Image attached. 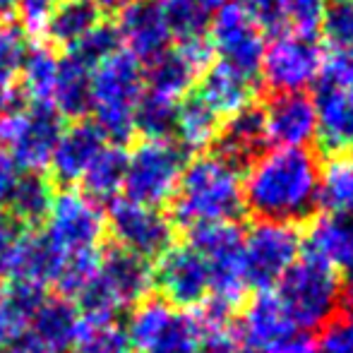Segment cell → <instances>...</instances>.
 Segmentation results:
<instances>
[{
    "instance_id": "cell-12",
    "label": "cell",
    "mask_w": 353,
    "mask_h": 353,
    "mask_svg": "<svg viewBox=\"0 0 353 353\" xmlns=\"http://www.w3.org/2000/svg\"><path fill=\"white\" fill-rule=\"evenodd\" d=\"M106 231H111L113 241L123 250H130L144 257H161L173 245L176 226L171 216L157 207L137 205L125 197H118L108 205Z\"/></svg>"
},
{
    "instance_id": "cell-34",
    "label": "cell",
    "mask_w": 353,
    "mask_h": 353,
    "mask_svg": "<svg viewBox=\"0 0 353 353\" xmlns=\"http://www.w3.org/2000/svg\"><path fill=\"white\" fill-rule=\"evenodd\" d=\"M207 339V332L202 330L195 312L176 310L161 334L152 341L142 353H200Z\"/></svg>"
},
{
    "instance_id": "cell-54",
    "label": "cell",
    "mask_w": 353,
    "mask_h": 353,
    "mask_svg": "<svg viewBox=\"0 0 353 353\" xmlns=\"http://www.w3.org/2000/svg\"><path fill=\"white\" fill-rule=\"evenodd\" d=\"M17 5V0H0V12H5V10L14 8Z\"/></svg>"
},
{
    "instance_id": "cell-33",
    "label": "cell",
    "mask_w": 353,
    "mask_h": 353,
    "mask_svg": "<svg viewBox=\"0 0 353 353\" xmlns=\"http://www.w3.org/2000/svg\"><path fill=\"white\" fill-rule=\"evenodd\" d=\"M317 207L325 214H349L353 210V157L334 154L325 168H320Z\"/></svg>"
},
{
    "instance_id": "cell-45",
    "label": "cell",
    "mask_w": 353,
    "mask_h": 353,
    "mask_svg": "<svg viewBox=\"0 0 353 353\" xmlns=\"http://www.w3.org/2000/svg\"><path fill=\"white\" fill-rule=\"evenodd\" d=\"M61 0H17V17L22 32H41L43 22Z\"/></svg>"
},
{
    "instance_id": "cell-11",
    "label": "cell",
    "mask_w": 353,
    "mask_h": 353,
    "mask_svg": "<svg viewBox=\"0 0 353 353\" xmlns=\"http://www.w3.org/2000/svg\"><path fill=\"white\" fill-rule=\"evenodd\" d=\"M210 41L223 63L252 79L260 77L267 48L265 32L257 27L243 0H231L212 14Z\"/></svg>"
},
{
    "instance_id": "cell-31",
    "label": "cell",
    "mask_w": 353,
    "mask_h": 353,
    "mask_svg": "<svg viewBox=\"0 0 353 353\" xmlns=\"http://www.w3.org/2000/svg\"><path fill=\"white\" fill-rule=\"evenodd\" d=\"M58 61L61 58L56 56V48H51L48 43L27 46L17 77L24 99H29V103H51L58 77Z\"/></svg>"
},
{
    "instance_id": "cell-27",
    "label": "cell",
    "mask_w": 353,
    "mask_h": 353,
    "mask_svg": "<svg viewBox=\"0 0 353 353\" xmlns=\"http://www.w3.org/2000/svg\"><path fill=\"white\" fill-rule=\"evenodd\" d=\"M125 168H128V149L116 147V144H106L101 152L97 154L84 176L79 178L82 185V195L89 197L92 202L101 205H111L118 200V192L123 190L125 183Z\"/></svg>"
},
{
    "instance_id": "cell-37",
    "label": "cell",
    "mask_w": 353,
    "mask_h": 353,
    "mask_svg": "<svg viewBox=\"0 0 353 353\" xmlns=\"http://www.w3.org/2000/svg\"><path fill=\"white\" fill-rule=\"evenodd\" d=\"M116 51H121V41H118V32L111 22H99L89 34H84L74 46L65 51V56H70L72 61H77L79 65H84L87 70H94L97 65H101L106 58H111Z\"/></svg>"
},
{
    "instance_id": "cell-49",
    "label": "cell",
    "mask_w": 353,
    "mask_h": 353,
    "mask_svg": "<svg viewBox=\"0 0 353 353\" xmlns=\"http://www.w3.org/2000/svg\"><path fill=\"white\" fill-rule=\"evenodd\" d=\"M17 108H22V99L12 89V84H0V132H3L5 123L10 121Z\"/></svg>"
},
{
    "instance_id": "cell-2",
    "label": "cell",
    "mask_w": 353,
    "mask_h": 353,
    "mask_svg": "<svg viewBox=\"0 0 353 353\" xmlns=\"http://www.w3.org/2000/svg\"><path fill=\"white\" fill-rule=\"evenodd\" d=\"M243 212V178L236 168L214 154H200L188 161L171 200L173 226L178 223L183 228H195L236 221Z\"/></svg>"
},
{
    "instance_id": "cell-24",
    "label": "cell",
    "mask_w": 353,
    "mask_h": 353,
    "mask_svg": "<svg viewBox=\"0 0 353 353\" xmlns=\"http://www.w3.org/2000/svg\"><path fill=\"white\" fill-rule=\"evenodd\" d=\"M46 298V291L32 283L10 281L0 286V349L10 351L24 339L34 312Z\"/></svg>"
},
{
    "instance_id": "cell-25",
    "label": "cell",
    "mask_w": 353,
    "mask_h": 353,
    "mask_svg": "<svg viewBox=\"0 0 353 353\" xmlns=\"http://www.w3.org/2000/svg\"><path fill=\"white\" fill-rule=\"evenodd\" d=\"M144 72V89L154 94H161L173 101H181L188 94H192V87L200 82L202 74L185 61L176 46H168L152 61L142 65Z\"/></svg>"
},
{
    "instance_id": "cell-18",
    "label": "cell",
    "mask_w": 353,
    "mask_h": 353,
    "mask_svg": "<svg viewBox=\"0 0 353 353\" xmlns=\"http://www.w3.org/2000/svg\"><path fill=\"white\" fill-rule=\"evenodd\" d=\"M77 325L79 312L72 301L63 296L43 298L17 346H24L29 353H68L72 351Z\"/></svg>"
},
{
    "instance_id": "cell-22",
    "label": "cell",
    "mask_w": 353,
    "mask_h": 353,
    "mask_svg": "<svg viewBox=\"0 0 353 353\" xmlns=\"http://www.w3.org/2000/svg\"><path fill=\"white\" fill-rule=\"evenodd\" d=\"M195 94L219 118H228L236 111H241L243 106L252 103L257 94V79L248 77L228 63L219 61L200 77Z\"/></svg>"
},
{
    "instance_id": "cell-36",
    "label": "cell",
    "mask_w": 353,
    "mask_h": 353,
    "mask_svg": "<svg viewBox=\"0 0 353 353\" xmlns=\"http://www.w3.org/2000/svg\"><path fill=\"white\" fill-rule=\"evenodd\" d=\"M128 334L116 320L79 317L72 341L74 353H128Z\"/></svg>"
},
{
    "instance_id": "cell-19",
    "label": "cell",
    "mask_w": 353,
    "mask_h": 353,
    "mask_svg": "<svg viewBox=\"0 0 353 353\" xmlns=\"http://www.w3.org/2000/svg\"><path fill=\"white\" fill-rule=\"evenodd\" d=\"M99 276L116 296L118 305L130 307L147 301L154 288V267L149 260L113 245L99 257Z\"/></svg>"
},
{
    "instance_id": "cell-32",
    "label": "cell",
    "mask_w": 353,
    "mask_h": 353,
    "mask_svg": "<svg viewBox=\"0 0 353 353\" xmlns=\"http://www.w3.org/2000/svg\"><path fill=\"white\" fill-rule=\"evenodd\" d=\"M305 245L310 255L325 260L327 265L344 267L353 257V238L344 214H322L312 219Z\"/></svg>"
},
{
    "instance_id": "cell-55",
    "label": "cell",
    "mask_w": 353,
    "mask_h": 353,
    "mask_svg": "<svg viewBox=\"0 0 353 353\" xmlns=\"http://www.w3.org/2000/svg\"><path fill=\"white\" fill-rule=\"evenodd\" d=\"M346 216V223H349V231H351V238H353V210L349 214H344Z\"/></svg>"
},
{
    "instance_id": "cell-30",
    "label": "cell",
    "mask_w": 353,
    "mask_h": 353,
    "mask_svg": "<svg viewBox=\"0 0 353 353\" xmlns=\"http://www.w3.org/2000/svg\"><path fill=\"white\" fill-rule=\"evenodd\" d=\"M51 103L63 118L84 121L92 106V70L63 53L58 61V77Z\"/></svg>"
},
{
    "instance_id": "cell-7",
    "label": "cell",
    "mask_w": 353,
    "mask_h": 353,
    "mask_svg": "<svg viewBox=\"0 0 353 353\" xmlns=\"http://www.w3.org/2000/svg\"><path fill=\"white\" fill-rule=\"evenodd\" d=\"M303 238L291 223L257 221L243 233V274L245 286L270 291L301 257Z\"/></svg>"
},
{
    "instance_id": "cell-14",
    "label": "cell",
    "mask_w": 353,
    "mask_h": 353,
    "mask_svg": "<svg viewBox=\"0 0 353 353\" xmlns=\"http://www.w3.org/2000/svg\"><path fill=\"white\" fill-rule=\"evenodd\" d=\"M154 286L168 305L195 307L210 298V274L202 257L190 245H171L157 262Z\"/></svg>"
},
{
    "instance_id": "cell-10",
    "label": "cell",
    "mask_w": 353,
    "mask_h": 353,
    "mask_svg": "<svg viewBox=\"0 0 353 353\" xmlns=\"http://www.w3.org/2000/svg\"><path fill=\"white\" fill-rule=\"evenodd\" d=\"M63 130L65 118L53 108V103H27L10 116L0 140L8 144V154L19 171L43 173Z\"/></svg>"
},
{
    "instance_id": "cell-17",
    "label": "cell",
    "mask_w": 353,
    "mask_h": 353,
    "mask_svg": "<svg viewBox=\"0 0 353 353\" xmlns=\"http://www.w3.org/2000/svg\"><path fill=\"white\" fill-rule=\"evenodd\" d=\"M262 111L267 142L276 147H307V142L315 137V103L307 92L272 94Z\"/></svg>"
},
{
    "instance_id": "cell-41",
    "label": "cell",
    "mask_w": 353,
    "mask_h": 353,
    "mask_svg": "<svg viewBox=\"0 0 353 353\" xmlns=\"http://www.w3.org/2000/svg\"><path fill=\"white\" fill-rule=\"evenodd\" d=\"M320 32L336 48H353V0H327Z\"/></svg>"
},
{
    "instance_id": "cell-50",
    "label": "cell",
    "mask_w": 353,
    "mask_h": 353,
    "mask_svg": "<svg viewBox=\"0 0 353 353\" xmlns=\"http://www.w3.org/2000/svg\"><path fill=\"white\" fill-rule=\"evenodd\" d=\"M17 238V228H14V221L10 219V214L0 207V265H3L5 255H8L10 245Z\"/></svg>"
},
{
    "instance_id": "cell-1",
    "label": "cell",
    "mask_w": 353,
    "mask_h": 353,
    "mask_svg": "<svg viewBox=\"0 0 353 353\" xmlns=\"http://www.w3.org/2000/svg\"><path fill=\"white\" fill-rule=\"evenodd\" d=\"M320 159L307 147H276L265 152L243 181V202L257 221L298 223L317 212Z\"/></svg>"
},
{
    "instance_id": "cell-40",
    "label": "cell",
    "mask_w": 353,
    "mask_h": 353,
    "mask_svg": "<svg viewBox=\"0 0 353 353\" xmlns=\"http://www.w3.org/2000/svg\"><path fill=\"white\" fill-rule=\"evenodd\" d=\"M327 0H283V24L286 32L298 37L317 39L322 27V14H325Z\"/></svg>"
},
{
    "instance_id": "cell-4",
    "label": "cell",
    "mask_w": 353,
    "mask_h": 353,
    "mask_svg": "<svg viewBox=\"0 0 353 353\" xmlns=\"http://www.w3.org/2000/svg\"><path fill=\"white\" fill-rule=\"evenodd\" d=\"M344 296L346 291L336 267L327 265L310 252L293 262V267L279 281L276 293L293 325L307 334L325 332L339 320Z\"/></svg>"
},
{
    "instance_id": "cell-46",
    "label": "cell",
    "mask_w": 353,
    "mask_h": 353,
    "mask_svg": "<svg viewBox=\"0 0 353 353\" xmlns=\"http://www.w3.org/2000/svg\"><path fill=\"white\" fill-rule=\"evenodd\" d=\"M312 353H353V334L346 325L334 322L322 332L320 341L315 344Z\"/></svg>"
},
{
    "instance_id": "cell-15",
    "label": "cell",
    "mask_w": 353,
    "mask_h": 353,
    "mask_svg": "<svg viewBox=\"0 0 353 353\" xmlns=\"http://www.w3.org/2000/svg\"><path fill=\"white\" fill-rule=\"evenodd\" d=\"M267 144L270 142H267L265 111L252 101L221 123L216 140L212 144V154L243 173L265 154Z\"/></svg>"
},
{
    "instance_id": "cell-35",
    "label": "cell",
    "mask_w": 353,
    "mask_h": 353,
    "mask_svg": "<svg viewBox=\"0 0 353 353\" xmlns=\"http://www.w3.org/2000/svg\"><path fill=\"white\" fill-rule=\"evenodd\" d=\"M178 101L144 89L135 108V135L144 140H173Z\"/></svg>"
},
{
    "instance_id": "cell-5",
    "label": "cell",
    "mask_w": 353,
    "mask_h": 353,
    "mask_svg": "<svg viewBox=\"0 0 353 353\" xmlns=\"http://www.w3.org/2000/svg\"><path fill=\"white\" fill-rule=\"evenodd\" d=\"M188 166V152L176 140H142L128 152L125 200L161 210L173 200Z\"/></svg>"
},
{
    "instance_id": "cell-13",
    "label": "cell",
    "mask_w": 353,
    "mask_h": 353,
    "mask_svg": "<svg viewBox=\"0 0 353 353\" xmlns=\"http://www.w3.org/2000/svg\"><path fill=\"white\" fill-rule=\"evenodd\" d=\"M320 68V41L286 32L272 39V43L265 48L260 72L272 94H291L305 92L310 84H315Z\"/></svg>"
},
{
    "instance_id": "cell-53",
    "label": "cell",
    "mask_w": 353,
    "mask_h": 353,
    "mask_svg": "<svg viewBox=\"0 0 353 353\" xmlns=\"http://www.w3.org/2000/svg\"><path fill=\"white\" fill-rule=\"evenodd\" d=\"M200 8H205L207 12H216L219 8H223V5H228L231 0H195Z\"/></svg>"
},
{
    "instance_id": "cell-47",
    "label": "cell",
    "mask_w": 353,
    "mask_h": 353,
    "mask_svg": "<svg viewBox=\"0 0 353 353\" xmlns=\"http://www.w3.org/2000/svg\"><path fill=\"white\" fill-rule=\"evenodd\" d=\"M19 166L12 161V157L8 154V149L0 147V207L8 202L10 192H12L14 183H17L19 178Z\"/></svg>"
},
{
    "instance_id": "cell-57",
    "label": "cell",
    "mask_w": 353,
    "mask_h": 353,
    "mask_svg": "<svg viewBox=\"0 0 353 353\" xmlns=\"http://www.w3.org/2000/svg\"><path fill=\"white\" fill-rule=\"evenodd\" d=\"M351 330V334H353V305H351V320H349V325H346Z\"/></svg>"
},
{
    "instance_id": "cell-44",
    "label": "cell",
    "mask_w": 353,
    "mask_h": 353,
    "mask_svg": "<svg viewBox=\"0 0 353 353\" xmlns=\"http://www.w3.org/2000/svg\"><path fill=\"white\" fill-rule=\"evenodd\" d=\"M248 10H250L252 19L262 32H270L274 37L286 34V24H283V0H243Z\"/></svg>"
},
{
    "instance_id": "cell-8",
    "label": "cell",
    "mask_w": 353,
    "mask_h": 353,
    "mask_svg": "<svg viewBox=\"0 0 353 353\" xmlns=\"http://www.w3.org/2000/svg\"><path fill=\"white\" fill-rule=\"evenodd\" d=\"M106 236V214L79 190H63L43 219V238L61 257L97 252Z\"/></svg>"
},
{
    "instance_id": "cell-28",
    "label": "cell",
    "mask_w": 353,
    "mask_h": 353,
    "mask_svg": "<svg viewBox=\"0 0 353 353\" xmlns=\"http://www.w3.org/2000/svg\"><path fill=\"white\" fill-rule=\"evenodd\" d=\"M219 128H221V118L195 92L178 101L173 140L181 144L185 152L210 149L219 135Z\"/></svg>"
},
{
    "instance_id": "cell-20",
    "label": "cell",
    "mask_w": 353,
    "mask_h": 353,
    "mask_svg": "<svg viewBox=\"0 0 353 353\" xmlns=\"http://www.w3.org/2000/svg\"><path fill=\"white\" fill-rule=\"evenodd\" d=\"M106 144L108 142L103 140V135L92 121H74L72 125H65L48 161L51 178L65 188L79 183L89 163Z\"/></svg>"
},
{
    "instance_id": "cell-9",
    "label": "cell",
    "mask_w": 353,
    "mask_h": 353,
    "mask_svg": "<svg viewBox=\"0 0 353 353\" xmlns=\"http://www.w3.org/2000/svg\"><path fill=\"white\" fill-rule=\"evenodd\" d=\"M241 349L252 353H312L315 341L298 330L276 293L260 291L245 305L236 334Z\"/></svg>"
},
{
    "instance_id": "cell-38",
    "label": "cell",
    "mask_w": 353,
    "mask_h": 353,
    "mask_svg": "<svg viewBox=\"0 0 353 353\" xmlns=\"http://www.w3.org/2000/svg\"><path fill=\"white\" fill-rule=\"evenodd\" d=\"M163 10V17L171 29V37L183 39L205 37L212 22V12L195 3V0H159Z\"/></svg>"
},
{
    "instance_id": "cell-43",
    "label": "cell",
    "mask_w": 353,
    "mask_h": 353,
    "mask_svg": "<svg viewBox=\"0 0 353 353\" xmlns=\"http://www.w3.org/2000/svg\"><path fill=\"white\" fill-rule=\"evenodd\" d=\"M317 84L353 97V48H336L334 53L322 58Z\"/></svg>"
},
{
    "instance_id": "cell-51",
    "label": "cell",
    "mask_w": 353,
    "mask_h": 353,
    "mask_svg": "<svg viewBox=\"0 0 353 353\" xmlns=\"http://www.w3.org/2000/svg\"><path fill=\"white\" fill-rule=\"evenodd\" d=\"M89 3H94V8L99 10V12H106V14H113V12H121V10H125L130 3H135V0H89Z\"/></svg>"
},
{
    "instance_id": "cell-23",
    "label": "cell",
    "mask_w": 353,
    "mask_h": 353,
    "mask_svg": "<svg viewBox=\"0 0 353 353\" xmlns=\"http://www.w3.org/2000/svg\"><path fill=\"white\" fill-rule=\"evenodd\" d=\"M315 103V137L327 154H346L353 149V97L317 84Z\"/></svg>"
},
{
    "instance_id": "cell-48",
    "label": "cell",
    "mask_w": 353,
    "mask_h": 353,
    "mask_svg": "<svg viewBox=\"0 0 353 353\" xmlns=\"http://www.w3.org/2000/svg\"><path fill=\"white\" fill-rule=\"evenodd\" d=\"M200 353H243V349L231 332L221 330V332H210V334H207Z\"/></svg>"
},
{
    "instance_id": "cell-52",
    "label": "cell",
    "mask_w": 353,
    "mask_h": 353,
    "mask_svg": "<svg viewBox=\"0 0 353 353\" xmlns=\"http://www.w3.org/2000/svg\"><path fill=\"white\" fill-rule=\"evenodd\" d=\"M341 283H344V291L353 293V257L344 265V274H341Z\"/></svg>"
},
{
    "instance_id": "cell-39",
    "label": "cell",
    "mask_w": 353,
    "mask_h": 353,
    "mask_svg": "<svg viewBox=\"0 0 353 353\" xmlns=\"http://www.w3.org/2000/svg\"><path fill=\"white\" fill-rule=\"evenodd\" d=\"M99 257H101L99 250L61 257V267H58V274L53 279V286L58 288V293L68 301L77 296L99 272Z\"/></svg>"
},
{
    "instance_id": "cell-56",
    "label": "cell",
    "mask_w": 353,
    "mask_h": 353,
    "mask_svg": "<svg viewBox=\"0 0 353 353\" xmlns=\"http://www.w3.org/2000/svg\"><path fill=\"white\" fill-rule=\"evenodd\" d=\"M8 353H29V351L24 349V346H14V349H10Z\"/></svg>"
},
{
    "instance_id": "cell-58",
    "label": "cell",
    "mask_w": 353,
    "mask_h": 353,
    "mask_svg": "<svg viewBox=\"0 0 353 353\" xmlns=\"http://www.w3.org/2000/svg\"><path fill=\"white\" fill-rule=\"evenodd\" d=\"M128 353H130V351H128Z\"/></svg>"
},
{
    "instance_id": "cell-16",
    "label": "cell",
    "mask_w": 353,
    "mask_h": 353,
    "mask_svg": "<svg viewBox=\"0 0 353 353\" xmlns=\"http://www.w3.org/2000/svg\"><path fill=\"white\" fill-rule=\"evenodd\" d=\"M118 32V41L125 53L147 63L171 46V29L163 17L159 0H135L125 10L118 12V22L113 24Z\"/></svg>"
},
{
    "instance_id": "cell-26",
    "label": "cell",
    "mask_w": 353,
    "mask_h": 353,
    "mask_svg": "<svg viewBox=\"0 0 353 353\" xmlns=\"http://www.w3.org/2000/svg\"><path fill=\"white\" fill-rule=\"evenodd\" d=\"M99 22H103V14L94 8V3H89V0H61L46 17L41 32L51 48L68 51L84 34L92 32Z\"/></svg>"
},
{
    "instance_id": "cell-6",
    "label": "cell",
    "mask_w": 353,
    "mask_h": 353,
    "mask_svg": "<svg viewBox=\"0 0 353 353\" xmlns=\"http://www.w3.org/2000/svg\"><path fill=\"white\" fill-rule=\"evenodd\" d=\"M188 245L207 267L210 298L236 310L248 288L243 274V231L233 221L205 223L190 228Z\"/></svg>"
},
{
    "instance_id": "cell-21",
    "label": "cell",
    "mask_w": 353,
    "mask_h": 353,
    "mask_svg": "<svg viewBox=\"0 0 353 353\" xmlns=\"http://www.w3.org/2000/svg\"><path fill=\"white\" fill-rule=\"evenodd\" d=\"M58 267H61V255L48 245L43 233L24 231L17 233V238L12 241L3 265H0V272H5L10 281L46 288L56 279Z\"/></svg>"
},
{
    "instance_id": "cell-42",
    "label": "cell",
    "mask_w": 353,
    "mask_h": 353,
    "mask_svg": "<svg viewBox=\"0 0 353 353\" xmlns=\"http://www.w3.org/2000/svg\"><path fill=\"white\" fill-rule=\"evenodd\" d=\"M27 46V37L19 24H0V84H12Z\"/></svg>"
},
{
    "instance_id": "cell-29",
    "label": "cell",
    "mask_w": 353,
    "mask_h": 353,
    "mask_svg": "<svg viewBox=\"0 0 353 353\" xmlns=\"http://www.w3.org/2000/svg\"><path fill=\"white\" fill-rule=\"evenodd\" d=\"M53 183L43 173L22 171L5 202V212L14 223L22 226H39L43 223L53 205Z\"/></svg>"
},
{
    "instance_id": "cell-3",
    "label": "cell",
    "mask_w": 353,
    "mask_h": 353,
    "mask_svg": "<svg viewBox=\"0 0 353 353\" xmlns=\"http://www.w3.org/2000/svg\"><path fill=\"white\" fill-rule=\"evenodd\" d=\"M144 94L142 63L130 53L116 51L111 58L92 70V106L94 125L103 140L125 147L135 137V108Z\"/></svg>"
}]
</instances>
